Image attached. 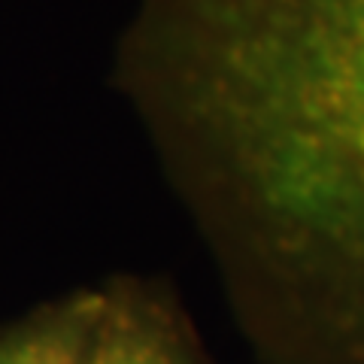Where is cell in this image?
I'll list each match as a JSON object with an SVG mask.
<instances>
[{"mask_svg":"<svg viewBox=\"0 0 364 364\" xmlns=\"http://www.w3.org/2000/svg\"><path fill=\"white\" fill-rule=\"evenodd\" d=\"M104 294L73 291L0 328V364H91Z\"/></svg>","mask_w":364,"mask_h":364,"instance_id":"3","label":"cell"},{"mask_svg":"<svg viewBox=\"0 0 364 364\" xmlns=\"http://www.w3.org/2000/svg\"><path fill=\"white\" fill-rule=\"evenodd\" d=\"M195 104L246 273L364 358V0H203Z\"/></svg>","mask_w":364,"mask_h":364,"instance_id":"1","label":"cell"},{"mask_svg":"<svg viewBox=\"0 0 364 364\" xmlns=\"http://www.w3.org/2000/svg\"><path fill=\"white\" fill-rule=\"evenodd\" d=\"M100 294L91 364H200L195 337L164 294L143 282H112Z\"/></svg>","mask_w":364,"mask_h":364,"instance_id":"2","label":"cell"}]
</instances>
